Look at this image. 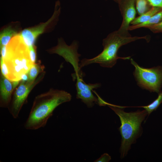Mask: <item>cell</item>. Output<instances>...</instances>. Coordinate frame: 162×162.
I'll use <instances>...</instances> for the list:
<instances>
[{
	"instance_id": "cell-1",
	"label": "cell",
	"mask_w": 162,
	"mask_h": 162,
	"mask_svg": "<svg viewBox=\"0 0 162 162\" xmlns=\"http://www.w3.org/2000/svg\"><path fill=\"white\" fill-rule=\"evenodd\" d=\"M71 95L63 90L51 88L37 96L24 124L27 130H35L44 127L55 109L60 104L70 101Z\"/></svg>"
},
{
	"instance_id": "cell-2",
	"label": "cell",
	"mask_w": 162,
	"mask_h": 162,
	"mask_svg": "<svg viewBox=\"0 0 162 162\" xmlns=\"http://www.w3.org/2000/svg\"><path fill=\"white\" fill-rule=\"evenodd\" d=\"M106 104L114 112L120 120L121 126L118 128L122 136L120 152L121 158H123L127 154L131 145L135 143L136 139L141 136L142 133L141 123L148 114L145 110L126 112L124 110L123 106L106 102Z\"/></svg>"
},
{
	"instance_id": "cell-3",
	"label": "cell",
	"mask_w": 162,
	"mask_h": 162,
	"mask_svg": "<svg viewBox=\"0 0 162 162\" xmlns=\"http://www.w3.org/2000/svg\"><path fill=\"white\" fill-rule=\"evenodd\" d=\"M150 39V37L148 35L127 37L121 35L117 31H114L109 34L103 40V51L93 58L82 59L80 63V67L81 68L92 63H98L103 67L112 68L116 64L118 59H130V56L122 57L118 56V50L121 46L140 39H145L148 42Z\"/></svg>"
},
{
	"instance_id": "cell-4",
	"label": "cell",
	"mask_w": 162,
	"mask_h": 162,
	"mask_svg": "<svg viewBox=\"0 0 162 162\" xmlns=\"http://www.w3.org/2000/svg\"><path fill=\"white\" fill-rule=\"evenodd\" d=\"M6 47V56L2 58L8 69V79L11 82L21 81L22 76L27 74L34 64L30 59L28 47L18 34L11 39Z\"/></svg>"
},
{
	"instance_id": "cell-5",
	"label": "cell",
	"mask_w": 162,
	"mask_h": 162,
	"mask_svg": "<svg viewBox=\"0 0 162 162\" xmlns=\"http://www.w3.org/2000/svg\"><path fill=\"white\" fill-rule=\"evenodd\" d=\"M131 63L135 68L133 74L137 85L141 88L158 94L162 86V66L146 68L139 65L132 58Z\"/></svg>"
},
{
	"instance_id": "cell-6",
	"label": "cell",
	"mask_w": 162,
	"mask_h": 162,
	"mask_svg": "<svg viewBox=\"0 0 162 162\" xmlns=\"http://www.w3.org/2000/svg\"><path fill=\"white\" fill-rule=\"evenodd\" d=\"M45 74L44 71L38 75L32 82L22 81L16 89L8 107L13 118H17L23 105L25 103L28 96L34 87L44 78Z\"/></svg>"
},
{
	"instance_id": "cell-7",
	"label": "cell",
	"mask_w": 162,
	"mask_h": 162,
	"mask_svg": "<svg viewBox=\"0 0 162 162\" xmlns=\"http://www.w3.org/2000/svg\"><path fill=\"white\" fill-rule=\"evenodd\" d=\"M78 48V44L76 41L74 40L68 46L61 38L58 40L57 45L48 51L51 53H56L62 57L67 62L72 65L75 71L72 76L73 78L76 76L83 78L84 75L80 66L79 58L81 55L77 52Z\"/></svg>"
},
{
	"instance_id": "cell-8",
	"label": "cell",
	"mask_w": 162,
	"mask_h": 162,
	"mask_svg": "<svg viewBox=\"0 0 162 162\" xmlns=\"http://www.w3.org/2000/svg\"><path fill=\"white\" fill-rule=\"evenodd\" d=\"M60 11V3L57 1L56 3L54 13L47 21L34 27L25 28L18 33L23 42L28 47L34 45L38 37L44 32L47 27L56 23Z\"/></svg>"
},
{
	"instance_id": "cell-9",
	"label": "cell",
	"mask_w": 162,
	"mask_h": 162,
	"mask_svg": "<svg viewBox=\"0 0 162 162\" xmlns=\"http://www.w3.org/2000/svg\"><path fill=\"white\" fill-rule=\"evenodd\" d=\"M135 2L136 0H121L118 3L123 20L120 27L117 31L123 36H131L129 29L130 24L136 18Z\"/></svg>"
},
{
	"instance_id": "cell-10",
	"label": "cell",
	"mask_w": 162,
	"mask_h": 162,
	"mask_svg": "<svg viewBox=\"0 0 162 162\" xmlns=\"http://www.w3.org/2000/svg\"><path fill=\"white\" fill-rule=\"evenodd\" d=\"M82 78L76 76L73 79L76 80V98L80 99L88 107L92 108L95 104L99 103V100L93 94L92 91L94 89L100 87L101 84L100 83L86 84L83 81Z\"/></svg>"
},
{
	"instance_id": "cell-11",
	"label": "cell",
	"mask_w": 162,
	"mask_h": 162,
	"mask_svg": "<svg viewBox=\"0 0 162 162\" xmlns=\"http://www.w3.org/2000/svg\"><path fill=\"white\" fill-rule=\"evenodd\" d=\"M14 90L12 82L2 74L0 82L1 107L8 108L12 99Z\"/></svg>"
},
{
	"instance_id": "cell-12",
	"label": "cell",
	"mask_w": 162,
	"mask_h": 162,
	"mask_svg": "<svg viewBox=\"0 0 162 162\" xmlns=\"http://www.w3.org/2000/svg\"><path fill=\"white\" fill-rule=\"evenodd\" d=\"M162 21V9L153 15L147 21L136 25H130L129 31L141 28L148 27L157 24Z\"/></svg>"
},
{
	"instance_id": "cell-13",
	"label": "cell",
	"mask_w": 162,
	"mask_h": 162,
	"mask_svg": "<svg viewBox=\"0 0 162 162\" xmlns=\"http://www.w3.org/2000/svg\"><path fill=\"white\" fill-rule=\"evenodd\" d=\"M18 34L17 30L11 26L4 28L0 33V47L7 46L11 39Z\"/></svg>"
},
{
	"instance_id": "cell-14",
	"label": "cell",
	"mask_w": 162,
	"mask_h": 162,
	"mask_svg": "<svg viewBox=\"0 0 162 162\" xmlns=\"http://www.w3.org/2000/svg\"><path fill=\"white\" fill-rule=\"evenodd\" d=\"M162 9V8L153 6L147 12L135 18L130 24L131 25H134L145 22Z\"/></svg>"
},
{
	"instance_id": "cell-15",
	"label": "cell",
	"mask_w": 162,
	"mask_h": 162,
	"mask_svg": "<svg viewBox=\"0 0 162 162\" xmlns=\"http://www.w3.org/2000/svg\"><path fill=\"white\" fill-rule=\"evenodd\" d=\"M44 68L40 61L33 64L27 73L28 76V81L32 82L40 74L44 71Z\"/></svg>"
},
{
	"instance_id": "cell-16",
	"label": "cell",
	"mask_w": 162,
	"mask_h": 162,
	"mask_svg": "<svg viewBox=\"0 0 162 162\" xmlns=\"http://www.w3.org/2000/svg\"><path fill=\"white\" fill-rule=\"evenodd\" d=\"M135 6L139 16L147 12L153 7L148 0H136Z\"/></svg>"
},
{
	"instance_id": "cell-17",
	"label": "cell",
	"mask_w": 162,
	"mask_h": 162,
	"mask_svg": "<svg viewBox=\"0 0 162 162\" xmlns=\"http://www.w3.org/2000/svg\"><path fill=\"white\" fill-rule=\"evenodd\" d=\"M158 94L157 98L150 104L147 106L139 107H143L146 110L148 116L152 112L155 111L162 103V92Z\"/></svg>"
},
{
	"instance_id": "cell-18",
	"label": "cell",
	"mask_w": 162,
	"mask_h": 162,
	"mask_svg": "<svg viewBox=\"0 0 162 162\" xmlns=\"http://www.w3.org/2000/svg\"><path fill=\"white\" fill-rule=\"evenodd\" d=\"M30 59L32 63L34 64L36 60V52L35 46L34 45L28 47Z\"/></svg>"
},
{
	"instance_id": "cell-19",
	"label": "cell",
	"mask_w": 162,
	"mask_h": 162,
	"mask_svg": "<svg viewBox=\"0 0 162 162\" xmlns=\"http://www.w3.org/2000/svg\"><path fill=\"white\" fill-rule=\"evenodd\" d=\"M0 68L2 74L8 79L9 72L7 67L3 60L0 58Z\"/></svg>"
},
{
	"instance_id": "cell-20",
	"label": "cell",
	"mask_w": 162,
	"mask_h": 162,
	"mask_svg": "<svg viewBox=\"0 0 162 162\" xmlns=\"http://www.w3.org/2000/svg\"><path fill=\"white\" fill-rule=\"evenodd\" d=\"M146 28L149 29L154 33H162V21L157 24L148 27Z\"/></svg>"
},
{
	"instance_id": "cell-21",
	"label": "cell",
	"mask_w": 162,
	"mask_h": 162,
	"mask_svg": "<svg viewBox=\"0 0 162 162\" xmlns=\"http://www.w3.org/2000/svg\"><path fill=\"white\" fill-rule=\"evenodd\" d=\"M111 160L110 156L107 153H104L98 159L95 160L96 162H108Z\"/></svg>"
},
{
	"instance_id": "cell-22",
	"label": "cell",
	"mask_w": 162,
	"mask_h": 162,
	"mask_svg": "<svg viewBox=\"0 0 162 162\" xmlns=\"http://www.w3.org/2000/svg\"><path fill=\"white\" fill-rule=\"evenodd\" d=\"M148 0L152 6L162 8V0Z\"/></svg>"
},
{
	"instance_id": "cell-23",
	"label": "cell",
	"mask_w": 162,
	"mask_h": 162,
	"mask_svg": "<svg viewBox=\"0 0 162 162\" xmlns=\"http://www.w3.org/2000/svg\"><path fill=\"white\" fill-rule=\"evenodd\" d=\"M6 46H3L0 47L1 58L3 59L5 58L6 56L7 51Z\"/></svg>"
},
{
	"instance_id": "cell-24",
	"label": "cell",
	"mask_w": 162,
	"mask_h": 162,
	"mask_svg": "<svg viewBox=\"0 0 162 162\" xmlns=\"http://www.w3.org/2000/svg\"><path fill=\"white\" fill-rule=\"evenodd\" d=\"M28 74H23L21 77V81L26 82L28 81Z\"/></svg>"
},
{
	"instance_id": "cell-25",
	"label": "cell",
	"mask_w": 162,
	"mask_h": 162,
	"mask_svg": "<svg viewBox=\"0 0 162 162\" xmlns=\"http://www.w3.org/2000/svg\"><path fill=\"white\" fill-rule=\"evenodd\" d=\"M20 81H12V83L14 89L16 87L19 83Z\"/></svg>"
},
{
	"instance_id": "cell-26",
	"label": "cell",
	"mask_w": 162,
	"mask_h": 162,
	"mask_svg": "<svg viewBox=\"0 0 162 162\" xmlns=\"http://www.w3.org/2000/svg\"><path fill=\"white\" fill-rule=\"evenodd\" d=\"M115 2L118 3L121 0H113Z\"/></svg>"
}]
</instances>
